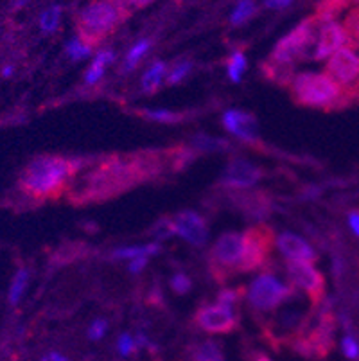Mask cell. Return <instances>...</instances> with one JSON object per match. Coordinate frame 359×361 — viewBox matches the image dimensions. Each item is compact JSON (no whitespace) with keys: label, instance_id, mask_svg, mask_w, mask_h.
<instances>
[{"label":"cell","instance_id":"cell-32","mask_svg":"<svg viewBox=\"0 0 359 361\" xmlns=\"http://www.w3.org/2000/svg\"><path fill=\"white\" fill-rule=\"evenodd\" d=\"M144 116L147 119H153V121H166V123H174V121L182 119V116H178V114H173V111H166V110H160V111H144Z\"/></svg>","mask_w":359,"mask_h":361},{"label":"cell","instance_id":"cell-18","mask_svg":"<svg viewBox=\"0 0 359 361\" xmlns=\"http://www.w3.org/2000/svg\"><path fill=\"white\" fill-rule=\"evenodd\" d=\"M351 4V0H322L318 8H316V18L324 24V22L334 20V16Z\"/></svg>","mask_w":359,"mask_h":361},{"label":"cell","instance_id":"cell-8","mask_svg":"<svg viewBox=\"0 0 359 361\" xmlns=\"http://www.w3.org/2000/svg\"><path fill=\"white\" fill-rule=\"evenodd\" d=\"M295 290L286 286L284 282L269 274H262L252 282L248 291V300L257 311H272L279 307L284 300L293 297Z\"/></svg>","mask_w":359,"mask_h":361},{"label":"cell","instance_id":"cell-39","mask_svg":"<svg viewBox=\"0 0 359 361\" xmlns=\"http://www.w3.org/2000/svg\"><path fill=\"white\" fill-rule=\"evenodd\" d=\"M128 6H133V8L137 9H142L146 8V6H150L151 2H154V0H126Z\"/></svg>","mask_w":359,"mask_h":361},{"label":"cell","instance_id":"cell-26","mask_svg":"<svg viewBox=\"0 0 359 361\" xmlns=\"http://www.w3.org/2000/svg\"><path fill=\"white\" fill-rule=\"evenodd\" d=\"M246 68V58L241 51H236L232 56H230L229 60V75L232 81H239L241 80L243 72Z\"/></svg>","mask_w":359,"mask_h":361},{"label":"cell","instance_id":"cell-9","mask_svg":"<svg viewBox=\"0 0 359 361\" xmlns=\"http://www.w3.org/2000/svg\"><path fill=\"white\" fill-rule=\"evenodd\" d=\"M325 74L343 90H347L354 99V90L359 83V56L354 47H343L329 56Z\"/></svg>","mask_w":359,"mask_h":361},{"label":"cell","instance_id":"cell-11","mask_svg":"<svg viewBox=\"0 0 359 361\" xmlns=\"http://www.w3.org/2000/svg\"><path fill=\"white\" fill-rule=\"evenodd\" d=\"M194 322L197 324V327H202L207 333L221 334L236 329L237 317L232 307L217 302L214 306H205L197 311Z\"/></svg>","mask_w":359,"mask_h":361},{"label":"cell","instance_id":"cell-15","mask_svg":"<svg viewBox=\"0 0 359 361\" xmlns=\"http://www.w3.org/2000/svg\"><path fill=\"white\" fill-rule=\"evenodd\" d=\"M275 245L279 246V250L289 259V261H302V262H316L318 261V254L315 252L309 243H305L300 235H295L291 232H284V234L276 235Z\"/></svg>","mask_w":359,"mask_h":361},{"label":"cell","instance_id":"cell-22","mask_svg":"<svg viewBox=\"0 0 359 361\" xmlns=\"http://www.w3.org/2000/svg\"><path fill=\"white\" fill-rule=\"evenodd\" d=\"M194 361H225L219 347L214 341H205L194 349Z\"/></svg>","mask_w":359,"mask_h":361},{"label":"cell","instance_id":"cell-2","mask_svg":"<svg viewBox=\"0 0 359 361\" xmlns=\"http://www.w3.org/2000/svg\"><path fill=\"white\" fill-rule=\"evenodd\" d=\"M83 164V159L61 155L36 157L20 176V189L29 198L56 200L71 191Z\"/></svg>","mask_w":359,"mask_h":361},{"label":"cell","instance_id":"cell-10","mask_svg":"<svg viewBox=\"0 0 359 361\" xmlns=\"http://www.w3.org/2000/svg\"><path fill=\"white\" fill-rule=\"evenodd\" d=\"M288 274L293 286L304 290L315 304L324 298L325 279L311 262L288 261Z\"/></svg>","mask_w":359,"mask_h":361},{"label":"cell","instance_id":"cell-28","mask_svg":"<svg viewBox=\"0 0 359 361\" xmlns=\"http://www.w3.org/2000/svg\"><path fill=\"white\" fill-rule=\"evenodd\" d=\"M67 52L71 54L72 60H83V58H87V56L90 54V47L85 45L79 38H75V40L68 42Z\"/></svg>","mask_w":359,"mask_h":361},{"label":"cell","instance_id":"cell-29","mask_svg":"<svg viewBox=\"0 0 359 361\" xmlns=\"http://www.w3.org/2000/svg\"><path fill=\"white\" fill-rule=\"evenodd\" d=\"M341 350H343V354L348 357V360H358L359 357V341L355 340L354 336H351V334H347V336L341 340Z\"/></svg>","mask_w":359,"mask_h":361},{"label":"cell","instance_id":"cell-41","mask_svg":"<svg viewBox=\"0 0 359 361\" xmlns=\"http://www.w3.org/2000/svg\"><path fill=\"white\" fill-rule=\"evenodd\" d=\"M253 361H272V360H269V357H266V356H257Z\"/></svg>","mask_w":359,"mask_h":361},{"label":"cell","instance_id":"cell-36","mask_svg":"<svg viewBox=\"0 0 359 361\" xmlns=\"http://www.w3.org/2000/svg\"><path fill=\"white\" fill-rule=\"evenodd\" d=\"M147 264V257H135L130 264L131 274H138V271L144 270V266Z\"/></svg>","mask_w":359,"mask_h":361},{"label":"cell","instance_id":"cell-31","mask_svg":"<svg viewBox=\"0 0 359 361\" xmlns=\"http://www.w3.org/2000/svg\"><path fill=\"white\" fill-rule=\"evenodd\" d=\"M190 286H193V284H190V279L185 277L183 274H178L171 279V288H173L176 293H187V291L190 290Z\"/></svg>","mask_w":359,"mask_h":361},{"label":"cell","instance_id":"cell-25","mask_svg":"<svg viewBox=\"0 0 359 361\" xmlns=\"http://www.w3.org/2000/svg\"><path fill=\"white\" fill-rule=\"evenodd\" d=\"M343 29L345 32H347L352 47L359 45V6H355V8L348 13L347 20H345L343 24Z\"/></svg>","mask_w":359,"mask_h":361},{"label":"cell","instance_id":"cell-12","mask_svg":"<svg viewBox=\"0 0 359 361\" xmlns=\"http://www.w3.org/2000/svg\"><path fill=\"white\" fill-rule=\"evenodd\" d=\"M166 228L169 232L182 235L185 241H189L194 246L205 245L207 238H209L205 219L196 212H180L166 223Z\"/></svg>","mask_w":359,"mask_h":361},{"label":"cell","instance_id":"cell-7","mask_svg":"<svg viewBox=\"0 0 359 361\" xmlns=\"http://www.w3.org/2000/svg\"><path fill=\"white\" fill-rule=\"evenodd\" d=\"M243 241H245V250H243L239 274L262 268L268 261L273 243H275V234H273L272 228L266 225L252 226L246 232H243Z\"/></svg>","mask_w":359,"mask_h":361},{"label":"cell","instance_id":"cell-20","mask_svg":"<svg viewBox=\"0 0 359 361\" xmlns=\"http://www.w3.org/2000/svg\"><path fill=\"white\" fill-rule=\"evenodd\" d=\"M151 40H140L131 47V51L126 54V60H124V71H133L138 65V61L142 60L144 54L150 51Z\"/></svg>","mask_w":359,"mask_h":361},{"label":"cell","instance_id":"cell-30","mask_svg":"<svg viewBox=\"0 0 359 361\" xmlns=\"http://www.w3.org/2000/svg\"><path fill=\"white\" fill-rule=\"evenodd\" d=\"M190 71V61H180V63H176L173 67V71H171L169 74V85H174V83H180V81L185 78L187 74H189Z\"/></svg>","mask_w":359,"mask_h":361},{"label":"cell","instance_id":"cell-1","mask_svg":"<svg viewBox=\"0 0 359 361\" xmlns=\"http://www.w3.org/2000/svg\"><path fill=\"white\" fill-rule=\"evenodd\" d=\"M190 151L185 147L160 153H135L124 157H108L95 164L81 182H74L68 191L72 203H92L114 198L138 183L160 175L167 166L182 167L189 162Z\"/></svg>","mask_w":359,"mask_h":361},{"label":"cell","instance_id":"cell-19","mask_svg":"<svg viewBox=\"0 0 359 361\" xmlns=\"http://www.w3.org/2000/svg\"><path fill=\"white\" fill-rule=\"evenodd\" d=\"M111 60H114V52L111 51L99 52V54L95 56V60H94V63H92L90 71H88L87 75H85L87 83H95V81H97L99 78L104 74V68H107V65L110 63Z\"/></svg>","mask_w":359,"mask_h":361},{"label":"cell","instance_id":"cell-37","mask_svg":"<svg viewBox=\"0 0 359 361\" xmlns=\"http://www.w3.org/2000/svg\"><path fill=\"white\" fill-rule=\"evenodd\" d=\"M293 0H266V8L269 9H282L291 4Z\"/></svg>","mask_w":359,"mask_h":361},{"label":"cell","instance_id":"cell-21","mask_svg":"<svg viewBox=\"0 0 359 361\" xmlns=\"http://www.w3.org/2000/svg\"><path fill=\"white\" fill-rule=\"evenodd\" d=\"M160 252V246L158 245H147V246H128V248H121V250L115 252V259H126V257H147V255H153Z\"/></svg>","mask_w":359,"mask_h":361},{"label":"cell","instance_id":"cell-42","mask_svg":"<svg viewBox=\"0 0 359 361\" xmlns=\"http://www.w3.org/2000/svg\"><path fill=\"white\" fill-rule=\"evenodd\" d=\"M11 72H13V68H11V67H6V68H4V72H2V74H4V75H11Z\"/></svg>","mask_w":359,"mask_h":361},{"label":"cell","instance_id":"cell-43","mask_svg":"<svg viewBox=\"0 0 359 361\" xmlns=\"http://www.w3.org/2000/svg\"><path fill=\"white\" fill-rule=\"evenodd\" d=\"M354 97H359V83H358V87H355V90H354Z\"/></svg>","mask_w":359,"mask_h":361},{"label":"cell","instance_id":"cell-14","mask_svg":"<svg viewBox=\"0 0 359 361\" xmlns=\"http://www.w3.org/2000/svg\"><path fill=\"white\" fill-rule=\"evenodd\" d=\"M261 167L253 166L252 162L243 159H236L229 164L225 175H223L221 183L226 187H233V189H245V187H252L262 178Z\"/></svg>","mask_w":359,"mask_h":361},{"label":"cell","instance_id":"cell-35","mask_svg":"<svg viewBox=\"0 0 359 361\" xmlns=\"http://www.w3.org/2000/svg\"><path fill=\"white\" fill-rule=\"evenodd\" d=\"M107 329H108L107 322L95 320L94 324H92L90 331H88V336H90L92 340H101V338L104 336V333H107Z\"/></svg>","mask_w":359,"mask_h":361},{"label":"cell","instance_id":"cell-33","mask_svg":"<svg viewBox=\"0 0 359 361\" xmlns=\"http://www.w3.org/2000/svg\"><path fill=\"white\" fill-rule=\"evenodd\" d=\"M135 347H137V343H135V340L130 334H123V336L118 338V353L123 354V356H130L135 350Z\"/></svg>","mask_w":359,"mask_h":361},{"label":"cell","instance_id":"cell-3","mask_svg":"<svg viewBox=\"0 0 359 361\" xmlns=\"http://www.w3.org/2000/svg\"><path fill=\"white\" fill-rule=\"evenodd\" d=\"M130 16L126 0H92L78 16L79 40L95 47Z\"/></svg>","mask_w":359,"mask_h":361},{"label":"cell","instance_id":"cell-34","mask_svg":"<svg viewBox=\"0 0 359 361\" xmlns=\"http://www.w3.org/2000/svg\"><path fill=\"white\" fill-rule=\"evenodd\" d=\"M243 290H226L219 295V304H225V306L232 307L239 298H241Z\"/></svg>","mask_w":359,"mask_h":361},{"label":"cell","instance_id":"cell-16","mask_svg":"<svg viewBox=\"0 0 359 361\" xmlns=\"http://www.w3.org/2000/svg\"><path fill=\"white\" fill-rule=\"evenodd\" d=\"M223 124L233 135L241 137L243 140L257 139V121L255 117L239 110H229L223 116Z\"/></svg>","mask_w":359,"mask_h":361},{"label":"cell","instance_id":"cell-24","mask_svg":"<svg viewBox=\"0 0 359 361\" xmlns=\"http://www.w3.org/2000/svg\"><path fill=\"white\" fill-rule=\"evenodd\" d=\"M253 13H255V2L253 0H241L236 6V9H233L232 16H230V22H232V25H241L248 20Z\"/></svg>","mask_w":359,"mask_h":361},{"label":"cell","instance_id":"cell-4","mask_svg":"<svg viewBox=\"0 0 359 361\" xmlns=\"http://www.w3.org/2000/svg\"><path fill=\"white\" fill-rule=\"evenodd\" d=\"M293 101L300 106L336 110L347 106L352 101L351 94L329 78L318 72H302L289 81Z\"/></svg>","mask_w":359,"mask_h":361},{"label":"cell","instance_id":"cell-6","mask_svg":"<svg viewBox=\"0 0 359 361\" xmlns=\"http://www.w3.org/2000/svg\"><path fill=\"white\" fill-rule=\"evenodd\" d=\"M243 250H245L243 234L226 232L217 239L210 250V270H212L214 277L225 281L230 275L239 274Z\"/></svg>","mask_w":359,"mask_h":361},{"label":"cell","instance_id":"cell-13","mask_svg":"<svg viewBox=\"0 0 359 361\" xmlns=\"http://www.w3.org/2000/svg\"><path fill=\"white\" fill-rule=\"evenodd\" d=\"M343 47H351V40H348L343 25L334 20L324 22L320 35H318V40H316V49L312 58L315 60H325V58H329V56H332L336 51H340Z\"/></svg>","mask_w":359,"mask_h":361},{"label":"cell","instance_id":"cell-17","mask_svg":"<svg viewBox=\"0 0 359 361\" xmlns=\"http://www.w3.org/2000/svg\"><path fill=\"white\" fill-rule=\"evenodd\" d=\"M167 65L164 61H157V63L151 65L146 71V74L142 75V90L153 94L154 90H158V87L162 85L164 75H166Z\"/></svg>","mask_w":359,"mask_h":361},{"label":"cell","instance_id":"cell-38","mask_svg":"<svg viewBox=\"0 0 359 361\" xmlns=\"http://www.w3.org/2000/svg\"><path fill=\"white\" fill-rule=\"evenodd\" d=\"M348 223H351V228L354 231V234L359 235V212H352L348 216Z\"/></svg>","mask_w":359,"mask_h":361},{"label":"cell","instance_id":"cell-40","mask_svg":"<svg viewBox=\"0 0 359 361\" xmlns=\"http://www.w3.org/2000/svg\"><path fill=\"white\" fill-rule=\"evenodd\" d=\"M49 360L51 361H67V357H63L61 354H58V353H52L51 356H49Z\"/></svg>","mask_w":359,"mask_h":361},{"label":"cell","instance_id":"cell-23","mask_svg":"<svg viewBox=\"0 0 359 361\" xmlns=\"http://www.w3.org/2000/svg\"><path fill=\"white\" fill-rule=\"evenodd\" d=\"M28 282H29L28 270H20L18 274H16L15 281H13L11 290H9V304H11V306H16V304H18L22 295H24L25 288H28Z\"/></svg>","mask_w":359,"mask_h":361},{"label":"cell","instance_id":"cell-27","mask_svg":"<svg viewBox=\"0 0 359 361\" xmlns=\"http://www.w3.org/2000/svg\"><path fill=\"white\" fill-rule=\"evenodd\" d=\"M59 16H61V9H59L58 6L47 9V11L42 15V18H39L42 31H45V32L56 31V27H58V24H59Z\"/></svg>","mask_w":359,"mask_h":361},{"label":"cell","instance_id":"cell-5","mask_svg":"<svg viewBox=\"0 0 359 361\" xmlns=\"http://www.w3.org/2000/svg\"><path fill=\"white\" fill-rule=\"evenodd\" d=\"M318 25H322V22L312 16L308 18L302 24L296 25L289 35H286L279 44L275 45V49L272 51L268 63L279 65V67H289L295 63L296 60H300L304 52L308 51L309 45L315 42L316 29Z\"/></svg>","mask_w":359,"mask_h":361}]
</instances>
